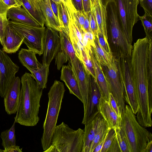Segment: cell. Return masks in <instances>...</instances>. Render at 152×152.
Segmentation results:
<instances>
[{
  "label": "cell",
  "mask_w": 152,
  "mask_h": 152,
  "mask_svg": "<svg viewBox=\"0 0 152 152\" xmlns=\"http://www.w3.org/2000/svg\"><path fill=\"white\" fill-rule=\"evenodd\" d=\"M98 109L99 113L107 122L109 128L115 129L120 126L121 118L118 116L109 101L101 96Z\"/></svg>",
  "instance_id": "obj_18"
},
{
  "label": "cell",
  "mask_w": 152,
  "mask_h": 152,
  "mask_svg": "<svg viewBox=\"0 0 152 152\" xmlns=\"http://www.w3.org/2000/svg\"><path fill=\"white\" fill-rule=\"evenodd\" d=\"M60 38L61 47L55 58V64L59 70L63 64L73 60L76 56L69 35L62 31H58Z\"/></svg>",
  "instance_id": "obj_16"
},
{
  "label": "cell",
  "mask_w": 152,
  "mask_h": 152,
  "mask_svg": "<svg viewBox=\"0 0 152 152\" xmlns=\"http://www.w3.org/2000/svg\"><path fill=\"white\" fill-rule=\"evenodd\" d=\"M105 8L106 28L113 56L116 58L131 57L133 46L129 44L121 30L114 1L110 2Z\"/></svg>",
  "instance_id": "obj_3"
},
{
  "label": "cell",
  "mask_w": 152,
  "mask_h": 152,
  "mask_svg": "<svg viewBox=\"0 0 152 152\" xmlns=\"http://www.w3.org/2000/svg\"><path fill=\"white\" fill-rule=\"evenodd\" d=\"M90 22V27L91 33L94 38L98 37V34L99 32L98 29L96 19L94 12L91 9V11L88 13Z\"/></svg>",
  "instance_id": "obj_37"
},
{
  "label": "cell",
  "mask_w": 152,
  "mask_h": 152,
  "mask_svg": "<svg viewBox=\"0 0 152 152\" xmlns=\"http://www.w3.org/2000/svg\"><path fill=\"white\" fill-rule=\"evenodd\" d=\"M143 152H152V137L148 140Z\"/></svg>",
  "instance_id": "obj_49"
},
{
  "label": "cell",
  "mask_w": 152,
  "mask_h": 152,
  "mask_svg": "<svg viewBox=\"0 0 152 152\" xmlns=\"http://www.w3.org/2000/svg\"><path fill=\"white\" fill-rule=\"evenodd\" d=\"M9 25L23 39V43L28 49L39 56L42 54L45 27L34 26L10 20Z\"/></svg>",
  "instance_id": "obj_7"
},
{
  "label": "cell",
  "mask_w": 152,
  "mask_h": 152,
  "mask_svg": "<svg viewBox=\"0 0 152 152\" xmlns=\"http://www.w3.org/2000/svg\"><path fill=\"white\" fill-rule=\"evenodd\" d=\"M108 101L113 110L117 115L120 118H121L122 113L121 112L117 104L111 93L109 94Z\"/></svg>",
  "instance_id": "obj_40"
},
{
  "label": "cell",
  "mask_w": 152,
  "mask_h": 152,
  "mask_svg": "<svg viewBox=\"0 0 152 152\" xmlns=\"http://www.w3.org/2000/svg\"><path fill=\"white\" fill-rule=\"evenodd\" d=\"M115 137L121 152H131L125 134L120 126L115 129Z\"/></svg>",
  "instance_id": "obj_32"
},
{
  "label": "cell",
  "mask_w": 152,
  "mask_h": 152,
  "mask_svg": "<svg viewBox=\"0 0 152 152\" xmlns=\"http://www.w3.org/2000/svg\"><path fill=\"white\" fill-rule=\"evenodd\" d=\"M95 48L91 47L92 52L96 60L102 66H107L111 63L112 59H110L105 54L101 48L96 37L94 39Z\"/></svg>",
  "instance_id": "obj_29"
},
{
  "label": "cell",
  "mask_w": 152,
  "mask_h": 152,
  "mask_svg": "<svg viewBox=\"0 0 152 152\" xmlns=\"http://www.w3.org/2000/svg\"><path fill=\"white\" fill-rule=\"evenodd\" d=\"M114 0H99L101 4L104 8H106L107 4Z\"/></svg>",
  "instance_id": "obj_51"
},
{
  "label": "cell",
  "mask_w": 152,
  "mask_h": 152,
  "mask_svg": "<svg viewBox=\"0 0 152 152\" xmlns=\"http://www.w3.org/2000/svg\"><path fill=\"white\" fill-rule=\"evenodd\" d=\"M61 67V80L64 82L69 93L75 95L82 102L78 82L70 64L68 63L67 65H63Z\"/></svg>",
  "instance_id": "obj_19"
},
{
  "label": "cell",
  "mask_w": 152,
  "mask_h": 152,
  "mask_svg": "<svg viewBox=\"0 0 152 152\" xmlns=\"http://www.w3.org/2000/svg\"><path fill=\"white\" fill-rule=\"evenodd\" d=\"M85 19L83 24V29L84 32H91L90 27L89 18L88 13L83 12Z\"/></svg>",
  "instance_id": "obj_44"
},
{
  "label": "cell",
  "mask_w": 152,
  "mask_h": 152,
  "mask_svg": "<svg viewBox=\"0 0 152 152\" xmlns=\"http://www.w3.org/2000/svg\"><path fill=\"white\" fill-rule=\"evenodd\" d=\"M129 105L122 113L120 127L124 132L131 152H143L151 133L138 122Z\"/></svg>",
  "instance_id": "obj_5"
},
{
  "label": "cell",
  "mask_w": 152,
  "mask_h": 152,
  "mask_svg": "<svg viewBox=\"0 0 152 152\" xmlns=\"http://www.w3.org/2000/svg\"><path fill=\"white\" fill-rule=\"evenodd\" d=\"M77 79L83 99L84 114L86 112L91 93L90 75L86 71L82 62L76 56L69 62Z\"/></svg>",
  "instance_id": "obj_11"
},
{
  "label": "cell",
  "mask_w": 152,
  "mask_h": 152,
  "mask_svg": "<svg viewBox=\"0 0 152 152\" xmlns=\"http://www.w3.org/2000/svg\"><path fill=\"white\" fill-rule=\"evenodd\" d=\"M116 59L123 85L124 100L130 106L134 113L136 114L138 110L139 104L136 90L132 75L131 57L116 58Z\"/></svg>",
  "instance_id": "obj_8"
},
{
  "label": "cell",
  "mask_w": 152,
  "mask_h": 152,
  "mask_svg": "<svg viewBox=\"0 0 152 152\" xmlns=\"http://www.w3.org/2000/svg\"><path fill=\"white\" fill-rule=\"evenodd\" d=\"M82 62L84 67L88 73L91 75L95 80L96 76L93 64L90 55L88 56L85 51L82 53Z\"/></svg>",
  "instance_id": "obj_35"
},
{
  "label": "cell",
  "mask_w": 152,
  "mask_h": 152,
  "mask_svg": "<svg viewBox=\"0 0 152 152\" xmlns=\"http://www.w3.org/2000/svg\"><path fill=\"white\" fill-rule=\"evenodd\" d=\"M83 12L88 13L91 10L90 0H82Z\"/></svg>",
  "instance_id": "obj_45"
},
{
  "label": "cell",
  "mask_w": 152,
  "mask_h": 152,
  "mask_svg": "<svg viewBox=\"0 0 152 152\" xmlns=\"http://www.w3.org/2000/svg\"><path fill=\"white\" fill-rule=\"evenodd\" d=\"M64 5L68 19L69 38L76 56L82 61V53L85 51L82 42L83 34L78 26L77 20L74 15L76 8L73 5L70 4Z\"/></svg>",
  "instance_id": "obj_12"
},
{
  "label": "cell",
  "mask_w": 152,
  "mask_h": 152,
  "mask_svg": "<svg viewBox=\"0 0 152 152\" xmlns=\"http://www.w3.org/2000/svg\"><path fill=\"white\" fill-rule=\"evenodd\" d=\"M61 47L58 31L47 27L45 28L43 45L42 64L50 65Z\"/></svg>",
  "instance_id": "obj_13"
},
{
  "label": "cell",
  "mask_w": 152,
  "mask_h": 152,
  "mask_svg": "<svg viewBox=\"0 0 152 152\" xmlns=\"http://www.w3.org/2000/svg\"><path fill=\"white\" fill-rule=\"evenodd\" d=\"M90 58L94 66L96 76L95 80L101 96L108 101L110 93L109 83L102 66L96 60L91 50L89 51Z\"/></svg>",
  "instance_id": "obj_17"
},
{
  "label": "cell",
  "mask_w": 152,
  "mask_h": 152,
  "mask_svg": "<svg viewBox=\"0 0 152 152\" xmlns=\"http://www.w3.org/2000/svg\"><path fill=\"white\" fill-rule=\"evenodd\" d=\"M40 0H28L33 8L38 12H42L39 2Z\"/></svg>",
  "instance_id": "obj_47"
},
{
  "label": "cell",
  "mask_w": 152,
  "mask_h": 152,
  "mask_svg": "<svg viewBox=\"0 0 152 152\" xmlns=\"http://www.w3.org/2000/svg\"><path fill=\"white\" fill-rule=\"evenodd\" d=\"M22 149L20 148L19 146L15 145L5 150L4 152H22Z\"/></svg>",
  "instance_id": "obj_50"
},
{
  "label": "cell",
  "mask_w": 152,
  "mask_h": 152,
  "mask_svg": "<svg viewBox=\"0 0 152 152\" xmlns=\"http://www.w3.org/2000/svg\"><path fill=\"white\" fill-rule=\"evenodd\" d=\"M95 0H90L91 8L94 6Z\"/></svg>",
  "instance_id": "obj_52"
},
{
  "label": "cell",
  "mask_w": 152,
  "mask_h": 152,
  "mask_svg": "<svg viewBox=\"0 0 152 152\" xmlns=\"http://www.w3.org/2000/svg\"><path fill=\"white\" fill-rule=\"evenodd\" d=\"M20 79L15 78L8 88L4 97L5 109L8 114L17 113L19 107L21 89Z\"/></svg>",
  "instance_id": "obj_14"
},
{
  "label": "cell",
  "mask_w": 152,
  "mask_h": 152,
  "mask_svg": "<svg viewBox=\"0 0 152 152\" xmlns=\"http://www.w3.org/2000/svg\"><path fill=\"white\" fill-rule=\"evenodd\" d=\"M97 38L101 48L108 58L112 60L113 55L108 43V40L106 39L103 34L100 32H99Z\"/></svg>",
  "instance_id": "obj_34"
},
{
  "label": "cell",
  "mask_w": 152,
  "mask_h": 152,
  "mask_svg": "<svg viewBox=\"0 0 152 152\" xmlns=\"http://www.w3.org/2000/svg\"><path fill=\"white\" fill-rule=\"evenodd\" d=\"M7 17L9 20L28 25L40 27V23L22 6L8 9Z\"/></svg>",
  "instance_id": "obj_20"
},
{
  "label": "cell",
  "mask_w": 152,
  "mask_h": 152,
  "mask_svg": "<svg viewBox=\"0 0 152 152\" xmlns=\"http://www.w3.org/2000/svg\"><path fill=\"white\" fill-rule=\"evenodd\" d=\"M102 66L108 81L110 93L113 96L122 113L125 106L124 89L116 58L113 56L110 64L107 66Z\"/></svg>",
  "instance_id": "obj_9"
},
{
  "label": "cell",
  "mask_w": 152,
  "mask_h": 152,
  "mask_svg": "<svg viewBox=\"0 0 152 152\" xmlns=\"http://www.w3.org/2000/svg\"><path fill=\"white\" fill-rule=\"evenodd\" d=\"M4 152V150L1 149L0 148V152Z\"/></svg>",
  "instance_id": "obj_53"
},
{
  "label": "cell",
  "mask_w": 152,
  "mask_h": 152,
  "mask_svg": "<svg viewBox=\"0 0 152 152\" xmlns=\"http://www.w3.org/2000/svg\"><path fill=\"white\" fill-rule=\"evenodd\" d=\"M19 67L0 48V96L4 98Z\"/></svg>",
  "instance_id": "obj_10"
},
{
  "label": "cell",
  "mask_w": 152,
  "mask_h": 152,
  "mask_svg": "<svg viewBox=\"0 0 152 152\" xmlns=\"http://www.w3.org/2000/svg\"><path fill=\"white\" fill-rule=\"evenodd\" d=\"M107 122L102 117L99 124L93 140L91 144L89 152L93 151L109 129Z\"/></svg>",
  "instance_id": "obj_31"
},
{
  "label": "cell",
  "mask_w": 152,
  "mask_h": 152,
  "mask_svg": "<svg viewBox=\"0 0 152 152\" xmlns=\"http://www.w3.org/2000/svg\"><path fill=\"white\" fill-rule=\"evenodd\" d=\"M19 0L21 6L40 23L42 27H44L45 20L42 12L35 10L28 0Z\"/></svg>",
  "instance_id": "obj_30"
},
{
  "label": "cell",
  "mask_w": 152,
  "mask_h": 152,
  "mask_svg": "<svg viewBox=\"0 0 152 152\" xmlns=\"http://www.w3.org/2000/svg\"><path fill=\"white\" fill-rule=\"evenodd\" d=\"M18 57L22 65L29 71L37 70L42 65L37 60L36 53L29 49L21 48L18 53Z\"/></svg>",
  "instance_id": "obj_24"
},
{
  "label": "cell",
  "mask_w": 152,
  "mask_h": 152,
  "mask_svg": "<svg viewBox=\"0 0 152 152\" xmlns=\"http://www.w3.org/2000/svg\"><path fill=\"white\" fill-rule=\"evenodd\" d=\"M84 34L88 38L91 46L94 48H95L94 38L92 33L91 32H86L84 33Z\"/></svg>",
  "instance_id": "obj_46"
},
{
  "label": "cell",
  "mask_w": 152,
  "mask_h": 152,
  "mask_svg": "<svg viewBox=\"0 0 152 152\" xmlns=\"http://www.w3.org/2000/svg\"><path fill=\"white\" fill-rule=\"evenodd\" d=\"M145 13L152 16V0H139Z\"/></svg>",
  "instance_id": "obj_39"
},
{
  "label": "cell",
  "mask_w": 152,
  "mask_h": 152,
  "mask_svg": "<svg viewBox=\"0 0 152 152\" xmlns=\"http://www.w3.org/2000/svg\"><path fill=\"white\" fill-rule=\"evenodd\" d=\"M10 8L2 0H0V43L2 46L5 40L6 28L9 24L7 12Z\"/></svg>",
  "instance_id": "obj_28"
},
{
  "label": "cell",
  "mask_w": 152,
  "mask_h": 152,
  "mask_svg": "<svg viewBox=\"0 0 152 152\" xmlns=\"http://www.w3.org/2000/svg\"><path fill=\"white\" fill-rule=\"evenodd\" d=\"M74 5L76 9L83 12L82 0H73Z\"/></svg>",
  "instance_id": "obj_48"
},
{
  "label": "cell",
  "mask_w": 152,
  "mask_h": 152,
  "mask_svg": "<svg viewBox=\"0 0 152 152\" xmlns=\"http://www.w3.org/2000/svg\"><path fill=\"white\" fill-rule=\"evenodd\" d=\"M91 88L90 97L82 124L87 125L91 122L99 113L98 107L101 94L96 84L95 80L90 75Z\"/></svg>",
  "instance_id": "obj_15"
},
{
  "label": "cell",
  "mask_w": 152,
  "mask_h": 152,
  "mask_svg": "<svg viewBox=\"0 0 152 152\" xmlns=\"http://www.w3.org/2000/svg\"><path fill=\"white\" fill-rule=\"evenodd\" d=\"M39 4L45 20L47 27L58 31H61L60 23L52 10L50 0H40Z\"/></svg>",
  "instance_id": "obj_23"
},
{
  "label": "cell",
  "mask_w": 152,
  "mask_h": 152,
  "mask_svg": "<svg viewBox=\"0 0 152 152\" xmlns=\"http://www.w3.org/2000/svg\"><path fill=\"white\" fill-rule=\"evenodd\" d=\"M65 91L63 83L55 80L48 93L47 110L43 124V132L41 138V145L44 152L50 145Z\"/></svg>",
  "instance_id": "obj_2"
},
{
  "label": "cell",
  "mask_w": 152,
  "mask_h": 152,
  "mask_svg": "<svg viewBox=\"0 0 152 152\" xmlns=\"http://www.w3.org/2000/svg\"><path fill=\"white\" fill-rule=\"evenodd\" d=\"M59 5L64 26V30L62 31L69 35V21L65 7L63 3H61L60 4H59Z\"/></svg>",
  "instance_id": "obj_38"
},
{
  "label": "cell",
  "mask_w": 152,
  "mask_h": 152,
  "mask_svg": "<svg viewBox=\"0 0 152 152\" xmlns=\"http://www.w3.org/2000/svg\"><path fill=\"white\" fill-rule=\"evenodd\" d=\"M121 30L129 44L132 45V30L139 20L137 7L139 0H114Z\"/></svg>",
  "instance_id": "obj_6"
},
{
  "label": "cell",
  "mask_w": 152,
  "mask_h": 152,
  "mask_svg": "<svg viewBox=\"0 0 152 152\" xmlns=\"http://www.w3.org/2000/svg\"><path fill=\"white\" fill-rule=\"evenodd\" d=\"M84 129L74 130L62 122L56 125L49 148L44 152H82Z\"/></svg>",
  "instance_id": "obj_4"
},
{
  "label": "cell",
  "mask_w": 152,
  "mask_h": 152,
  "mask_svg": "<svg viewBox=\"0 0 152 152\" xmlns=\"http://www.w3.org/2000/svg\"><path fill=\"white\" fill-rule=\"evenodd\" d=\"M144 27L146 37L152 39V16L145 13L142 16H139Z\"/></svg>",
  "instance_id": "obj_33"
},
{
  "label": "cell",
  "mask_w": 152,
  "mask_h": 152,
  "mask_svg": "<svg viewBox=\"0 0 152 152\" xmlns=\"http://www.w3.org/2000/svg\"><path fill=\"white\" fill-rule=\"evenodd\" d=\"M109 129L110 128L107 132L104 135L101 140L94 148L93 152H100L106 138Z\"/></svg>",
  "instance_id": "obj_43"
},
{
  "label": "cell",
  "mask_w": 152,
  "mask_h": 152,
  "mask_svg": "<svg viewBox=\"0 0 152 152\" xmlns=\"http://www.w3.org/2000/svg\"><path fill=\"white\" fill-rule=\"evenodd\" d=\"M49 68V65L42 64L40 68L37 70H29L38 87L42 89L47 87Z\"/></svg>",
  "instance_id": "obj_26"
},
{
  "label": "cell",
  "mask_w": 152,
  "mask_h": 152,
  "mask_svg": "<svg viewBox=\"0 0 152 152\" xmlns=\"http://www.w3.org/2000/svg\"><path fill=\"white\" fill-rule=\"evenodd\" d=\"M108 152H121L115 136Z\"/></svg>",
  "instance_id": "obj_41"
},
{
  "label": "cell",
  "mask_w": 152,
  "mask_h": 152,
  "mask_svg": "<svg viewBox=\"0 0 152 152\" xmlns=\"http://www.w3.org/2000/svg\"><path fill=\"white\" fill-rule=\"evenodd\" d=\"M115 136V129L110 128L106 138L100 152H108Z\"/></svg>",
  "instance_id": "obj_36"
},
{
  "label": "cell",
  "mask_w": 152,
  "mask_h": 152,
  "mask_svg": "<svg viewBox=\"0 0 152 152\" xmlns=\"http://www.w3.org/2000/svg\"><path fill=\"white\" fill-rule=\"evenodd\" d=\"M102 117L99 113L89 123L85 125L83 145L82 152H89L91 144Z\"/></svg>",
  "instance_id": "obj_22"
},
{
  "label": "cell",
  "mask_w": 152,
  "mask_h": 152,
  "mask_svg": "<svg viewBox=\"0 0 152 152\" xmlns=\"http://www.w3.org/2000/svg\"><path fill=\"white\" fill-rule=\"evenodd\" d=\"M10 8L21 6L19 0H2Z\"/></svg>",
  "instance_id": "obj_42"
},
{
  "label": "cell",
  "mask_w": 152,
  "mask_h": 152,
  "mask_svg": "<svg viewBox=\"0 0 152 152\" xmlns=\"http://www.w3.org/2000/svg\"><path fill=\"white\" fill-rule=\"evenodd\" d=\"M23 43V39L10 28L8 24L6 29L2 50L8 53H15Z\"/></svg>",
  "instance_id": "obj_21"
},
{
  "label": "cell",
  "mask_w": 152,
  "mask_h": 152,
  "mask_svg": "<svg viewBox=\"0 0 152 152\" xmlns=\"http://www.w3.org/2000/svg\"><path fill=\"white\" fill-rule=\"evenodd\" d=\"M15 123L14 121L9 129L4 130L1 133L0 137L2 140V145L4 148V152L5 150L16 145Z\"/></svg>",
  "instance_id": "obj_27"
},
{
  "label": "cell",
  "mask_w": 152,
  "mask_h": 152,
  "mask_svg": "<svg viewBox=\"0 0 152 152\" xmlns=\"http://www.w3.org/2000/svg\"><path fill=\"white\" fill-rule=\"evenodd\" d=\"M91 9L94 12L99 31L108 40L106 25L105 8L101 4L99 0H95L94 6Z\"/></svg>",
  "instance_id": "obj_25"
},
{
  "label": "cell",
  "mask_w": 152,
  "mask_h": 152,
  "mask_svg": "<svg viewBox=\"0 0 152 152\" xmlns=\"http://www.w3.org/2000/svg\"><path fill=\"white\" fill-rule=\"evenodd\" d=\"M20 82V102L14 121L24 126H34L39 121L38 114L43 89L29 73L23 74Z\"/></svg>",
  "instance_id": "obj_1"
}]
</instances>
